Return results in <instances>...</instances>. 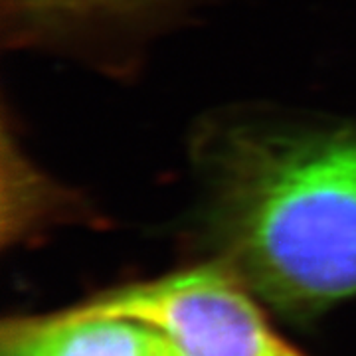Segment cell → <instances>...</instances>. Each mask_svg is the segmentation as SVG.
<instances>
[{"instance_id": "obj_1", "label": "cell", "mask_w": 356, "mask_h": 356, "mask_svg": "<svg viewBox=\"0 0 356 356\" xmlns=\"http://www.w3.org/2000/svg\"><path fill=\"white\" fill-rule=\"evenodd\" d=\"M216 261L293 317L356 297V125L228 117L194 140Z\"/></svg>"}, {"instance_id": "obj_2", "label": "cell", "mask_w": 356, "mask_h": 356, "mask_svg": "<svg viewBox=\"0 0 356 356\" xmlns=\"http://www.w3.org/2000/svg\"><path fill=\"white\" fill-rule=\"evenodd\" d=\"M252 289L218 261L103 291L72 309L165 332L180 356H305L275 331Z\"/></svg>"}, {"instance_id": "obj_3", "label": "cell", "mask_w": 356, "mask_h": 356, "mask_svg": "<svg viewBox=\"0 0 356 356\" xmlns=\"http://www.w3.org/2000/svg\"><path fill=\"white\" fill-rule=\"evenodd\" d=\"M186 0H0L8 46L125 67Z\"/></svg>"}, {"instance_id": "obj_4", "label": "cell", "mask_w": 356, "mask_h": 356, "mask_svg": "<svg viewBox=\"0 0 356 356\" xmlns=\"http://www.w3.org/2000/svg\"><path fill=\"white\" fill-rule=\"evenodd\" d=\"M0 356H180L165 332L127 317L81 315L72 307L6 318Z\"/></svg>"}]
</instances>
